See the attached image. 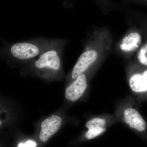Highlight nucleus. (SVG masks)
<instances>
[{
  "label": "nucleus",
  "instance_id": "nucleus-1",
  "mask_svg": "<svg viewBox=\"0 0 147 147\" xmlns=\"http://www.w3.org/2000/svg\"><path fill=\"white\" fill-rule=\"evenodd\" d=\"M57 39L37 38L34 39L16 42L5 50L4 56L19 61L34 60L48 49Z\"/></svg>",
  "mask_w": 147,
  "mask_h": 147
},
{
  "label": "nucleus",
  "instance_id": "nucleus-2",
  "mask_svg": "<svg viewBox=\"0 0 147 147\" xmlns=\"http://www.w3.org/2000/svg\"><path fill=\"white\" fill-rule=\"evenodd\" d=\"M65 43L64 40L57 39L51 47L33 60L34 67L47 73V71L50 73L59 71Z\"/></svg>",
  "mask_w": 147,
  "mask_h": 147
},
{
  "label": "nucleus",
  "instance_id": "nucleus-3",
  "mask_svg": "<svg viewBox=\"0 0 147 147\" xmlns=\"http://www.w3.org/2000/svg\"><path fill=\"white\" fill-rule=\"evenodd\" d=\"M98 54L96 50L88 49L79 57L71 72V79L74 80L84 73L96 60Z\"/></svg>",
  "mask_w": 147,
  "mask_h": 147
},
{
  "label": "nucleus",
  "instance_id": "nucleus-4",
  "mask_svg": "<svg viewBox=\"0 0 147 147\" xmlns=\"http://www.w3.org/2000/svg\"><path fill=\"white\" fill-rule=\"evenodd\" d=\"M87 86L86 76L83 73L74 79V81L66 89V98L72 102L78 100L84 94Z\"/></svg>",
  "mask_w": 147,
  "mask_h": 147
},
{
  "label": "nucleus",
  "instance_id": "nucleus-5",
  "mask_svg": "<svg viewBox=\"0 0 147 147\" xmlns=\"http://www.w3.org/2000/svg\"><path fill=\"white\" fill-rule=\"evenodd\" d=\"M62 119L59 116L53 115L45 119L41 125V130L40 132L39 138L42 142H47L57 131L61 126Z\"/></svg>",
  "mask_w": 147,
  "mask_h": 147
},
{
  "label": "nucleus",
  "instance_id": "nucleus-6",
  "mask_svg": "<svg viewBox=\"0 0 147 147\" xmlns=\"http://www.w3.org/2000/svg\"><path fill=\"white\" fill-rule=\"evenodd\" d=\"M125 121L130 128L140 132L146 130L147 124L143 117L137 111L132 108L125 109L123 113Z\"/></svg>",
  "mask_w": 147,
  "mask_h": 147
},
{
  "label": "nucleus",
  "instance_id": "nucleus-7",
  "mask_svg": "<svg viewBox=\"0 0 147 147\" xmlns=\"http://www.w3.org/2000/svg\"><path fill=\"white\" fill-rule=\"evenodd\" d=\"M106 121L104 119L95 118L87 122L86 126L88 130L86 133V138L91 139L100 135L106 130Z\"/></svg>",
  "mask_w": 147,
  "mask_h": 147
},
{
  "label": "nucleus",
  "instance_id": "nucleus-8",
  "mask_svg": "<svg viewBox=\"0 0 147 147\" xmlns=\"http://www.w3.org/2000/svg\"><path fill=\"white\" fill-rule=\"evenodd\" d=\"M129 86L132 91L136 93L147 91V70L142 73H136L130 77Z\"/></svg>",
  "mask_w": 147,
  "mask_h": 147
},
{
  "label": "nucleus",
  "instance_id": "nucleus-9",
  "mask_svg": "<svg viewBox=\"0 0 147 147\" xmlns=\"http://www.w3.org/2000/svg\"><path fill=\"white\" fill-rule=\"evenodd\" d=\"M141 41V37L138 33L131 32L124 38L120 47L124 52H132L139 47Z\"/></svg>",
  "mask_w": 147,
  "mask_h": 147
},
{
  "label": "nucleus",
  "instance_id": "nucleus-10",
  "mask_svg": "<svg viewBox=\"0 0 147 147\" xmlns=\"http://www.w3.org/2000/svg\"><path fill=\"white\" fill-rule=\"evenodd\" d=\"M138 58L140 63L144 65H147V44L144 45L140 49Z\"/></svg>",
  "mask_w": 147,
  "mask_h": 147
},
{
  "label": "nucleus",
  "instance_id": "nucleus-11",
  "mask_svg": "<svg viewBox=\"0 0 147 147\" xmlns=\"http://www.w3.org/2000/svg\"><path fill=\"white\" fill-rule=\"evenodd\" d=\"M36 143L33 141L29 140L25 143H20L18 145V147H36Z\"/></svg>",
  "mask_w": 147,
  "mask_h": 147
}]
</instances>
